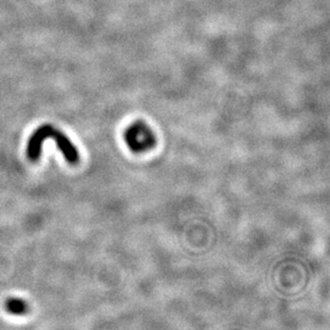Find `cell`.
I'll return each instance as SVG.
<instances>
[{
  "mask_svg": "<svg viewBox=\"0 0 330 330\" xmlns=\"http://www.w3.org/2000/svg\"><path fill=\"white\" fill-rule=\"evenodd\" d=\"M52 138L56 141L59 150L69 164L75 165L79 162V153L69 137L52 124H43L29 138L27 144V156L31 162H36L42 154V145L45 139Z\"/></svg>",
  "mask_w": 330,
  "mask_h": 330,
  "instance_id": "6da1fadb",
  "label": "cell"
},
{
  "mask_svg": "<svg viewBox=\"0 0 330 330\" xmlns=\"http://www.w3.org/2000/svg\"><path fill=\"white\" fill-rule=\"evenodd\" d=\"M5 308H7V310L11 314L22 315L27 313L28 304L25 301H22V299L11 298L5 302Z\"/></svg>",
  "mask_w": 330,
  "mask_h": 330,
  "instance_id": "7a4b0ae2",
  "label": "cell"
}]
</instances>
